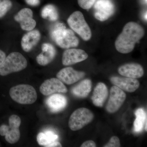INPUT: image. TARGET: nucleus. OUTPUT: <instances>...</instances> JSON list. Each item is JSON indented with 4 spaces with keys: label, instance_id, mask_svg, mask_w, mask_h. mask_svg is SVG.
I'll list each match as a JSON object with an SVG mask.
<instances>
[{
    "label": "nucleus",
    "instance_id": "f257e3e1",
    "mask_svg": "<svg viewBox=\"0 0 147 147\" xmlns=\"http://www.w3.org/2000/svg\"><path fill=\"white\" fill-rule=\"evenodd\" d=\"M144 34V30L141 25L134 22H129L125 24L122 32L116 39V50L122 54L131 53L134 50L136 43Z\"/></svg>",
    "mask_w": 147,
    "mask_h": 147
},
{
    "label": "nucleus",
    "instance_id": "f03ea898",
    "mask_svg": "<svg viewBox=\"0 0 147 147\" xmlns=\"http://www.w3.org/2000/svg\"><path fill=\"white\" fill-rule=\"evenodd\" d=\"M50 35L53 40L62 48L76 47L79 44V40L73 31L67 29L62 23H58L54 25L50 30Z\"/></svg>",
    "mask_w": 147,
    "mask_h": 147
},
{
    "label": "nucleus",
    "instance_id": "7ed1b4c3",
    "mask_svg": "<svg viewBox=\"0 0 147 147\" xmlns=\"http://www.w3.org/2000/svg\"><path fill=\"white\" fill-rule=\"evenodd\" d=\"M12 100L21 104H32L37 98L36 91L33 87L28 84H20L12 87L9 90Z\"/></svg>",
    "mask_w": 147,
    "mask_h": 147
},
{
    "label": "nucleus",
    "instance_id": "20e7f679",
    "mask_svg": "<svg viewBox=\"0 0 147 147\" xmlns=\"http://www.w3.org/2000/svg\"><path fill=\"white\" fill-rule=\"evenodd\" d=\"M28 65L27 60L22 54L17 52L10 53L0 66V75L5 76L25 69Z\"/></svg>",
    "mask_w": 147,
    "mask_h": 147
},
{
    "label": "nucleus",
    "instance_id": "39448f33",
    "mask_svg": "<svg viewBox=\"0 0 147 147\" xmlns=\"http://www.w3.org/2000/svg\"><path fill=\"white\" fill-rule=\"evenodd\" d=\"M67 22L70 28L84 40L88 41L90 39L91 30L81 11H77L73 12L69 17Z\"/></svg>",
    "mask_w": 147,
    "mask_h": 147
},
{
    "label": "nucleus",
    "instance_id": "423d86ee",
    "mask_svg": "<svg viewBox=\"0 0 147 147\" xmlns=\"http://www.w3.org/2000/svg\"><path fill=\"white\" fill-rule=\"evenodd\" d=\"M9 125H3L0 126V135L5 136L6 141L9 144H15L20 138L21 118L16 115H12L9 119Z\"/></svg>",
    "mask_w": 147,
    "mask_h": 147
},
{
    "label": "nucleus",
    "instance_id": "0eeeda50",
    "mask_svg": "<svg viewBox=\"0 0 147 147\" xmlns=\"http://www.w3.org/2000/svg\"><path fill=\"white\" fill-rule=\"evenodd\" d=\"M93 113L88 108H79L74 111L69 120V128L74 131L82 129L93 120Z\"/></svg>",
    "mask_w": 147,
    "mask_h": 147
},
{
    "label": "nucleus",
    "instance_id": "6e6552de",
    "mask_svg": "<svg viewBox=\"0 0 147 147\" xmlns=\"http://www.w3.org/2000/svg\"><path fill=\"white\" fill-rule=\"evenodd\" d=\"M94 16L97 20H108L115 11V6L111 0H96L94 5Z\"/></svg>",
    "mask_w": 147,
    "mask_h": 147
},
{
    "label": "nucleus",
    "instance_id": "1a4fd4ad",
    "mask_svg": "<svg viewBox=\"0 0 147 147\" xmlns=\"http://www.w3.org/2000/svg\"><path fill=\"white\" fill-rule=\"evenodd\" d=\"M126 98V94L123 90L115 86L111 87L106 110L109 113H115L123 104Z\"/></svg>",
    "mask_w": 147,
    "mask_h": 147
},
{
    "label": "nucleus",
    "instance_id": "9d476101",
    "mask_svg": "<svg viewBox=\"0 0 147 147\" xmlns=\"http://www.w3.org/2000/svg\"><path fill=\"white\" fill-rule=\"evenodd\" d=\"M40 91L45 96L51 95L56 93L67 92V89L60 80L57 78L47 79L40 87Z\"/></svg>",
    "mask_w": 147,
    "mask_h": 147
},
{
    "label": "nucleus",
    "instance_id": "9b49d317",
    "mask_svg": "<svg viewBox=\"0 0 147 147\" xmlns=\"http://www.w3.org/2000/svg\"><path fill=\"white\" fill-rule=\"evenodd\" d=\"M86 75L84 71L75 70L71 67H67L60 70L57 74V77L62 83L71 85L81 80Z\"/></svg>",
    "mask_w": 147,
    "mask_h": 147
},
{
    "label": "nucleus",
    "instance_id": "f8f14e48",
    "mask_svg": "<svg viewBox=\"0 0 147 147\" xmlns=\"http://www.w3.org/2000/svg\"><path fill=\"white\" fill-rule=\"evenodd\" d=\"M14 19L20 24L24 30L30 31L36 26V22L33 18L32 11L29 8L22 9L14 16Z\"/></svg>",
    "mask_w": 147,
    "mask_h": 147
},
{
    "label": "nucleus",
    "instance_id": "ddd939ff",
    "mask_svg": "<svg viewBox=\"0 0 147 147\" xmlns=\"http://www.w3.org/2000/svg\"><path fill=\"white\" fill-rule=\"evenodd\" d=\"M87 53L81 49H69L64 52L62 56V63L68 66L81 62L88 59Z\"/></svg>",
    "mask_w": 147,
    "mask_h": 147
},
{
    "label": "nucleus",
    "instance_id": "4468645a",
    "mask_svg": "<svg viewBox=\"0 0 147 147\" xmlns=\"http://www.w3.org/2000/svg\"><path fill=\"white\" fill-rule=\"evenodd\" d=\"M110 82L122 90L133 92L139 88L140 84L136 79L129 77L113 76L110 79Z\"/></svg>",
    "mask_w": 147,
    "mask_h": 147
},
{
    "label": "nucleus",
    "instance_id": "2eb2a0df",
    "mask_svg": "<svg viewBox=\"0 0 147 147\" xmlns=\"http://www.w3.org/2000/svg\"><path fill=\"white\" fill-rule=\"evenodd\" d=\"M118 72L122 76L134 79L141 78L144 74L143 67L137 63H127L121 66Z\"/></svg>",
    "mask_w": 147,
    "mask_h": 147
},
{
    "label": "nucleus",
    "instance_id": "dca6fc26",
    "mask_svg": "<svg viewBox=\"0 0 147 147\" xmlns=\"http://www.w3.org/2000/svg\"><path fill=\"white\" fill-rule=\"evenodd\" d=\"M42 52L37 56V62L40 65L45 66L51 63L56 55L55 47L52 44L45 43L42 45Z\"/></svg>",
    "mask_w": 147,
    "mask_h": 147
},
{
    "label": "nucleus",
    "instance_id": "f3484780",
    "mask_svg": "<svg viewBox=\"0 0 147 147\" xmlns=\"http://www.w3.org/2000/svg\"><path fill=\"white\" fill-rule=\"evenodd\" d=\"M108 95V90L107 86L104 83H98L94 88L92 97V102L95 106L102 107Z\"/></svg>",
    "mask_w": 147,
    "mask_h": 147
},
{
    "label": "nucleus",
    "instance_id": "a211bd4d",
    "mask_svg": "<svg viewBox=\"0 0 147 147\" xmlns=\"http://www.w3.org/2000/svg\"><path fill=\"white\" fill-rule=\"evenodd\" d=\"M40 38V34L38 30H33L25 34L22 38L21 45L23 50L29 52L39 42Z\"/></svg>",
    "mask_w": 147,
    "mask_h": 147
},
{
    "label": "nucleus",
    "instance_id": "6ab92c4d",
    "mask_svg": "<svg viewBox=\"0 0 147 147\" xmlns=\"http://www.w3.org/2000/svg\"><path fill=\"white\" fill-rule=\"evenodd\" d=\"M46 103L52 112L57 113L65 108L67 104V100L63 95L54 94L47 98Z\"/></svg>",
    "mask_w": 147,
    "mask_h": 147
},
{
    "label": "nucleus",
    "instance_id": "aec40b11",
    "mask_svg": "<svg viewBox=\"0 0 147 147\" xmlns=\"http://www.w3.org/2000/svg\"><path fill=\"white\" fill-rule=\"evenodd\" d=\"M92 88L91 81L89 79H84L73 88L72 93L77 97L84 98L89 94Z\"/></svg>",
    "mask_w": 147,
    "mask_h": 147
},
{
    "label": "nucleus",
    "instance_id": "412c9836",
    "mask_svg": "<svg viewBox=\"0 0 147 147\" xmlns=\"http://www.w3.org/2000/svg\"><path fill=\"white\" fill-rule=\"evenodd\" d=\"M136 119L134 121V130L135 132H141L143 130L145 121L147 119V113L143 108H139L135 113Z\"/></svg>",
    "mask_w": 147,
    "mask_h": 147
},
{
    "label": "nucleus",
    "instance_id": "4be33fe9",
    "mask_svg": "<svg viewBox=\"0 0 147 147\" xmlns=\"http://www.w3.org/2000/svg\"><path fill=\"white\" fill-rule=\"evenodd\" d=\"M58 136L51 131H46L45 133L40 132L37 136V141L40 146L46 147L47 145L55 142Z\"/></svg>",
    "mask_w": 147,
    "mask_h": 147
},
{
    "label": "nucleus",
    "instance_id": "5701e85b",
    "mask_svg": "<svg viewBox=\"0 0 147 147\" xmlns=\"http://www.w3.org/2000/svg\"><path fill=\"white\" fill-rule=\"evenodd\" d=\"M41 16L42 18L50 21H57L59 18L57 9L55 6L51 4L47 5L42 8Z\"/></svg>",
    "mask_w": 147,
    "mask_h": 147
},
{
    "label": "nucleus",
    "instance_id": "b1692460",
    "mask_svg": "<svg viewBox=\"0 0 147 147\" xmlns=\"http://www.w3.org/2000/svg\"><path fill=\"white\" fill-rule=\"evenodd\" d=\"M12 6V3L10 0H0V18L5 16Z\"/></svg>",
    "mask_w": 147,
    "mask_h": 147
},
{
    "label": "nucleus",
    "instance_id": "393cba45",
    "mask_svg": "<svg viewBox=\"0 0 147 147\" xmlns=\"http://www.w3.org/2000/svg\"><path fill=\"white\" fill-rule=\"evenodd\" d=\"M96 0H78L79 6L84 9H88L94 5Z\"/></svg>",
    "mask_w": 147,
    "mask_h": 147
},
{
    "label": "nucleus",
    "instance_id": "a878e982",
    "mask_svg": "<svg viewBox=\"0 0 147 147\" xmlns=\"http://www.w3.org/2000/svg\"><path fill=\"white\" fill-rule=\"evenodd\" d=\"M104 147H121L119 139L117 136H113L110 138L109 142L104 145Z\"/></svg>",
    "mask_w": 147,
    "mask_h": 147
},
{
    "label": "nucleus",
    "instance_id": "bb28decb",
    "mask_svg": "<svg viewBox=\"0 0 147 147\" xmlns=\"http://www.w3.org/2000/svg\"><path fill=\"white\" fill-rule=\"evenodd\" d=\"M81 147H96V144L94 141L88 140L84 142L81 145Z\"/></svg>",
    "mask_w": 147,
    "mask_h": 147
},
{
    "label": "nucleus",
    "instance_id": "cd10ccee",
    "mask_svg": "<svg viewBox=\"0 0 147 147\" xmlns=\"http://www.w3.org/2000/svg\"><path fill=\"white\" fill-rule=\"evenodd\" d=\"M27 4L32 6H36L40 4L39 0H26Z\"/></svg>",
    "mask_w": 147,
    "mask_h": 147
},
{
    "label": "nucleus",
    "instance_id": "c85d7f7f",
    "mask_svg": "<svg viewBox=\"0 0 147 147\" xmlns=\"http://www.w3.org/2000/svg\"><path fill=\"white\" fill-rule=\"evenodd\" d=\"M6 57L5 53L2 50H0V66L2 64Z\"/></svg>",
    "mask_w": 147,
    "mask_h": 147
},
{
    "label": "nucleus",
    "instance_id": "c756f323",
    "mask_svg": "<svg viewBox=\"0 0 147 147\" xmlns=\"http://www.w3.org/2000/svg\"><path fill=\"white\" fill-rule=\"evenodd\" d=\"M61 144L60 142H54L51 144L47 145L46 147H61Z\"/></svg>",
    "mask_w": 147,
    "mask_h": 147
}]
</instances>
